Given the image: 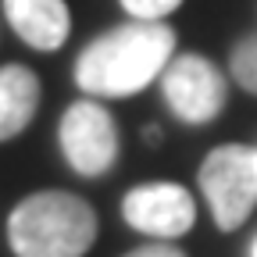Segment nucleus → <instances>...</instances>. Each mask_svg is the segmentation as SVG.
I'll use <instances>...</instances> for the list:
<instances>
[{
    "label": "nucleus",
    "instance_id": "obj_5",
    "mask_svg": "<svg viewBox=\"0 0 257 257\" xmlns=\"http://www.w3.org/2000/svg\"><path fill=\"white\" fill-rule=\"evenodd\" d=\"M57 140H61L64 161L86 179L104 175L118 161V125L93 100H79L64 111Z\"/></svg>",
    "mask_w": 257,
    "mask_h": 257
},
{
    "label": "nucleus",
    "instance_id": "obj_10",
    "mask_svg": "<svg viewBox=\"0 0 257 257\" xmlns=\"http://www.w3.org/2000/svg\"><path fill=\"white\" fill-rule=\"evenodd\" d=\"M179 4L182 0H121V8L136 22H161V18H168Z\"/></svg>",
    "mask_w": 257,
    "mask_h": 257
},
{
    "label": "nucleus",
    "instance_id": "obj_1",
    "mask_svg": "<svg viewBox=\"0 0 257 257\" xmlns=\"http://www.w3.org/2000/svg\"><path fill=\"white\" fill-rule=\"evenodd\" d=\"M175 32L161 22H128L96 36L75 61V82L89 96H133L168 68Z\"/></svg>",
    "mask_w": 257,
    "mask_h": 257
},
{
    "label": "nucleus",
    "instance_id": "obj_8",
    "mask_svg": "<svg viewBox=\"0 0 257 257\" xmlns=\"http://www.w3.org/2000/svg\"><path fill=\"white\" fill-rule=\"evenodd\" d=\"M40 107V79L25 64L0 68V143L15 140Z\"/></svg>",
    "mask_w": 257,
    "mask_h": 257
},
{
    "label": "nucleus",
    "instance_id": "obj_3",
    "mask_svg": "<svg viewBox=\"0 0 257 257\" xmlns=\"http://www.w3.org/2000/svg\"><path fill=\"white\" fill-rule=\"evenodd\" d=\"M200 193L221 232H236L257 204V150L243 143L218 147L200 165Z\"/></svg>",
    "mask_w": 257,
    "mask_h": 257
},
{
    "label": "nucleus",
    "instance_id": "obj_2",
    "mask_svg": "<svg viewBox=\"0 0 257 257\" xmlns=\"http://www.w3.org/2000/svg\"><path fill=\"white\" fill-rule=\"evenodd\" d=\"M96 239V211L64 189L25 197L8 218L15 257H82Z\"/></svg>",
    "mask_w": 257,
    "mask_h": 257
},
{
    "label": "nucleus",
    "instance_id": "obj_7",
    "mask_svg": "<svg viewBox=\"0 0 257 257\" xmlns=\"http://www.w3.org/2000/svg\"><path fill=\"white\" fill-rule=\"evenodd\" d=\"M4 15L32 50H57L72 29L64 0H4Z\"/></svg>",
    "mask_w": 257,
    "mask_h": 257
},
{
    "label": "nucleus",
    "instance_id": "obj_12",
    "mask_svg": "<svg viewBox=\"0 0 257 257\" xmlns=\"http://www.w3.org/2000/svg\"><path fill=\"white\" fill-rule=\"evenodd\" d=\"M250 257H257V239H253V246H250Z\"/></svg>",
    "mask_w": 257,
    "mask_h": 257
},
{
    "label": "nucleus",
    "instance_id": "obj_9",
    "mask_svg": "<svg viewBox=\"0 0 257 257\" xmlns=\"http://www.w3.org/2000/svg\"><path fill=\"white\" fill-rule=\"evenodd\" d=\"M229 68H232V79H236L246 93L257 96V36H246L243 43H236Z\"/></svg>",
    "mask_w": 257,
    "mask_h": 257
},
{
    "label": "nucleus",
    "instance_id": "obj_11",
    "mask_svg": "<svg viewBox=\"0 0 257 257\" xmlns=\"http://www.w3.org/2000/svg\"><path fill=\"white\" fill-rule=\"evenodd\" d=\"M125 257H186L179 246H168V243H150V246H140V250H128Z\"/></svg>",
    "mask_w": 257,
    "mask_h": 257
},
{
    "label": "nucleus",
    "instance_id": "obj_6",
    "mask_svg": "<svg viewBox=\"0 0 257 257\" xmlns=\"http://www.w3.org/2000/svg\"><path fill=\"white\" fill-rule=\"evenodd\" d=\"M121 218L136 232H147L157 239H175V236L189 232L193 218H197V204H193L189 189H182L175 182H147V186H136L125 193Z\"/></svg>",
    "mask_w": 257,
    "mask_h": 257
},
{
    "label": "nucleus",
    "instance_id": "obj_4",
    "mask_svg": "<svg viewBox=\"0 0 257 257\" xmlns=\"http://www.w3.org/2000/svg\"><path fill=\"white\" fill-rule=\"evenodd\" d=\"M161 93L179 121L186 125H207L225 107V75L200 54L172 57L161 72Z\"/></svg>",
    "mask_w": 257,
    "mask_h": 257
}]
</instances>
